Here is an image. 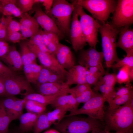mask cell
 <instances>
[{
    "label": "cell",
    "mask_w": 133,
    "mask_h": 133,
    "mask_svg": "<svg viewBox=\"0 0 133 133\" xmlns=\"http://www.w3.org/2000/svg\"><path fill=\"white\" fill-rule=\"evenodd\" d=\"M5 18L7 34L20 31V24L19 22L13 19L12 16L6 17Z\"/></svg>",
    "instance_id": "obj_36"
},
{
    "label": "cell",
    "mask_w": 133,
    "mask_h": 133,
    "mask_svg": "<svg viewBox=\"0 0 133 133\" xmlns=\"http://www.w3.org/2000/svg\"><path fill=\"white\" fill-rule=\"evenodd\" d=\"M53 72L49 69L43 66L40 71L36 84L37 85L48 82L50 76Z\"/></svg>",
    "instance_id": "obj_39"
},
{
    "label": "cell",
    "mask_w": 133,
    "mask_h": 133,
    "mask_svg": "<svg viewBox=\"0 0 133 133\" xmlns=\"http://www.w3.org/2000/svg\"><path fill=\"white\" fill-rule=\"evenodd\" d=\"M94 86L93 90L100 91L105 101L108 103L113 99L116 91L115 86L109 81L101 77Z\"/></svg>",
    "instance_id": "obj_19"
},
{
    "label": "cell",
    "mask_w": 133,
    "mask_h": 133,
    "mask_svg": "<svg viewBox=\"0 0 133 133\" xmlns=\"http://www.w3.org/2000/svg\"><path fill=\"white\" fill-rule=\"evenodd\" d=\"M19 22L21 25L25 28L34 29H39V26L35 18L27 12L23 13Z\"/></svg>",
    "instance_id": "obj_31"
},
{
    "label": "cell",
    "mask_w": 133,
    "mask_h": 133,
    "mask_svg": "<svg viewBox=\"0 0 133 133\" xmlns=\"http://www.w3.org/2000/svg\"><path fill=\"white\" fill-rule=\"evenodd\" d=\"M58 96L57 95H45L39 93H33L26 96L24 99L34 100L47 106L49 104H51Z\"/></svg>",
    "instance_id": "obj_25"
},
{
    "label": "cell",
    "mask_w": 133,
    "mask_h": 133,
    "mask_svg": "<svg viewBox=\"0 0 133 133\" xmlns=\"http://www.w3.org/2000/svg\"><path fill=\"white\" fill-rule=\"evenodd\" d=\"M67 111L65 109L56 108L51 111L47 112L49 121L52 124H56L60 122L65 117Z\"/></svg>",
    "instance_id": "obj_30"
},
{
    "label": "cell",
    "mask_w": 133,
    "mask_h": 133,
    "mask_svg": "<svg viewBox=\"0 0 133 133\" xmlns=\"http://www.w3.org/2000/svg\"><path fill=\"white\" fill-rule=\"evenodd\" d=\"M105 74V71L102 65L90 67L86 71V83L90 86H94L99 79Z\"/></svg>",
    "instance_id": "obj_21"
},
{
    "label": "cell",
    "mask_w": 133,
    "mask_h": 133,
    "mask_svg": "<svg viewBox=\"0 0 133 133\" xmlns=\"http://www.w3.org/2000/svg\"><path fill=\"white\" fill-rule=\"evenodd\" d=\"M7 43L6 41H0V49Z\"/></svg>",
    "instance_id": "obj_58"
},
{
    "label": "cell",
    "mask_w": 133,
    "mask_h": 133,
    "mask_svg": "<svg viewBox=\"0 0 133 133\" xmlns=\"http://www.w3.org/2000/svg\"><path fill=\"white\" fill-rule=\"evenodd\" d=\"M37 86L39 93L43 95L60 96L70 94V88L66 82H47L37 85Z\"/></svg>",
    "instance_id": "obj_14"
},
{
    "label": "cell",
    "mask_w": 133,
    "mask_h": 133,
    "mask_svg": "<svg viewBox=\"0 0 133 133\" xmlns=\"http://www.w3.org/2000/svg\"><path fill=\"white\" fill-rule=\"evenodd\" d=\"M11 122L2 100H0V133H8V127Z\"/></svg>",
    "instance_id": "obj_27"
},
{
    "label": "cell",
    "mask_w": 133,
    "mask_h": 133,
    "mask_svg": "<svg viewBox=\"0 0 133 133\" xmlns=\"http://www.w3.org/2000/svg\"><path fill=\"white\" fill-rule=\"evenodd\" d=\"M23 99L25 100L24 107L27 112L39 115L44 113L46 109V105L34 100Z\"/></svg>",
    "instance_id": "obj_28"
},
{
    "label": "cell",
    "mask_w": 133,
    "mask_h": 133,
    "mask_svg": "<svg viewBox=\"0 0 133 133\" xmlns=\"http://www.w3.org/2000/svg\"><path fill=\"white\" fill-rule=\"evenodd\" d=\"M94 91L90 88L82 93L75 96L79 104L84 103L89 100L93 96Z\"/></svg>",
    "instance_id": "obj_40"
},
{
    "label": "cell",
    "mask_w": 133,
    "mask_h": 133,
    "mask_svg": "<svg viewBox=\"0 0 133 133\" xmlns=\"http://www.w3.org/2000/svg\"><path fill=\"white\" fill-rule=\"evenodd\" d=\"M91 87L87 83L77 84L75 86L70 88V94L75 96Z\"/></svg>",
    "instance_id": "obj_44"
},
{
    "label": "cell",
    "mask_w": 133,
    "mask_h": 133,
    "mask_svg": "<svg viewBox=\"0 0 133 133\" xmlns=\"http://www.w3.org/2000/svg\"><path fill=\"white\" fill-rule=\"evenodd\" d=\"M68 94H65L57 97L51 104L54 108H60L67 111V98Z\"/></svg>",
    "instance_id": "obj_41"
},
{
    "label": "cell",
    "mask_w": 133,
    "mask_h": 133,
    "mask_svg": "<svg viewBox=\"0 0 133 133\" xmlns=\"http://www.w3.org/2000/svg\"><path fill=\"white\" fill-rule=\"evenodd\" d=\"M5 97L2 100L3 104L11 121H12V113L13 109L16 98L13 96H5Z\"/></svg>",
    "instance_id": "obj_37"
},
{
    "label": "cell",
    "mask_w": 133,
    "mask_h": 133,
    "mask_svg": "<svg viewBox=\"0 0 133 133\" xmlns=\"http://www.w3.org/2000/svg\"><path fill=\"white\" fill-rule=\"evenodd\" d=\"M74 9L73 3L66 0H55L51 10L47 14L64 35L70 34L72 16Z\"/></svg>",
    "instance_id": "obj_4"
},
{
    "label": "cell",
    "mask_w": 133,
    "mask_h": 133,
    "mask_svg": "<svg viewBox=\"0 0 133 133\" xmlns=\"http://www.w3.org/2000/svg\"><path fill=\"white\" fill-rule=\"evenodd\" d=\"M26 39V38H25L21 33L19 32H15L8 34L6 41L15 43H19L21 40Z\"/></svg>",
    "instance_id": "obj_45"
},
{
    "label": "cell",
    "mask_w": 133,
    "mask_h": 133,
    "mask_svg": "<svg viewBox=\"0 0 133 133\" xmlns=\"http://www.w3.org/2000/svg\"><path fill=\"white\" fill-rule=\"evenodd\" d=\"M129 67L125 66L119 69L118 72L116 75V83L120 84L130 83L129 75Z\"/></svg>",
    "instance_id": "obj_34"
},
{
    "label": "cell",
    "mask_w": 133,
    "mask_h": 133,
    "mask_svg": "<svg viewBox=\"0 0 133 133\" xmlns=\"http://www.w3.org/2000/svg\"><path fill=\"white\" fill-rule=\"evenodd\" d=\"M6 95V93L3 80L0 77V96H4Z\"/></svg>",
    "instance_id": "obj_55"
},
{
    "label": "cell",
    "mask_w": 133,
    "mask_h": 133,
    "mask_svg": "<svg viewBox=\"0 0 133 133\" xmlns=\"http://www.w3.org/2000/svg\"><path fill=\"white\" fill-rule=\"evenodd\" d=\"M52 124L49 120L47 113H43L39 115L33 126V133H41L48 129Z\"/></svg>",
    "instance_id": "obj_26"
},
{
    "label": "cell",
    "mask_w": 133,
    "mask_h": 133,
    "mask_svg": "<svg viewBox=\"0 0 133 133\" xmlns=\"http://www.w3.org/2000/svg\"><path fill=\"white\" fill-rule=\"evenodd\" d=\"M127 66L129 68L133 67V52L126 54L122 59L113 65L111 68L119 69L121 67Z\"/></svg>",
    "instance_id": "obj_35"
},
{
    "label": "cell",
    "mask_w": 133,
    "mask_h": 133,
    "mask_svg": "<svg viewBox=\"0 0 133 133\" xmlns=\"http://www.w3.org/2000/svg\"><path fill=\"white\" fill-rule=\"evenodd\" d=\"M39 29L27 28L23 27L20 25V31L23 36L27 38L28 37L31 38L38 31Z\"/></svg>",
    "instance_id": "obj_48"
},
{
    "label": "cell",
    "mask_w": 133,
    "mask_h": 133,
    "mask_svg": "<svg viewBox=\"0 0 133 133\" xmlns=\"http://www.w3.org/2000/svg\"><path fill=\"white\" fill-rule=\"evenodd\" d=\"M104 129L116 132H133V105L129 103L105 111Z\"/></svg>",
    "instance_id": "obj_1"
},
{
    "label": "cell",
    "mask_w": 133,
    "mask_h": 133,
    "mask_svg": "<svg viewBox=\"0 0 133 133\" xmlns=\"http://www.w3.org/2000/svg\"><path fill=\"white\" fill-rule=\"evenodd\" d=\"M42 65L32 63L25 65L23 69L25 76L30 83L36 84L40 71L42 67Z\"/></svg>",
    "instance_id": "obj_23"
},
{
    "label": "cell",
    "mask_w": 133,
    "mask_h": 133,
    "mask_svg": "<svg viewBox=\"0 0 133 133\" xmlns=\"http://www.w3.org/2000/svg\"><path fill=\"white\" fill-rule=\"evenodd\" d=\"M110 23L114 28L120 29L130 27L133 23V0H118Z\"/></svg>",
    "instance_id": "obj_9"
},
{
    "label": "cell",
    "mask_w": 133,
    "mask_h": 133,
    "mask_svg": "<svg viewBox=\"0 0 133 133\" xmlns=\"http://www.w3.org/2000/svg\"><path fill=\"white\" fill-rule=\"evenodd\" d=\"M15 72L11 70L0 59V77H4L11 75Z\"/></svg>",
    "instance_id": "obj_49"
},
{
    "label": "cell",
    "mask_w": 133,
    "mask_h": 133,
    "mask_svg": "<svg viewBox=\"0 0 133 133\" xmlns=\"http://www.w3.org/2000/svg\"><path fill=\"white\" fill-rule=\"evenodd\" d=\"M35 4V0H16V5L23 13L31 10Z\"/></svg>",
    "instance_id": "obj_38"
},
{
    "label": "cell",
    "mask_w": 133,
    "mask_h": 133,
    "mask_svg": "<svg viewBox=\"0 0 133 133\" xmlns=\"http://www.w3.org/2000/svg\"><path fill=\"white\" fill-rule=\"evenodd\" d=\"M39 115L30 112L22 114L18 118L20 130L23 132H27L33 130L34 124Z\"/></svg>",
    "instance_id": "obj_22"
},
{
    "label": "cell",
    "mask_w": 133,
    "mask_h": 133,
    "mask_svg": "<svg viewBox=\"0 0 133 133\" xmlns=\"http://www.w3.org/2000/svg\"><path fill=\"white\" fill-rule=\"evenodd\" d=\"M41 29H39L38 31L30 38L28 42L37 47L43 52L51 53L43 42L41 36Z\"/></svg>",
    "instance_id": "obj_32"
},
{
    "label": "cell",
    "mask_w": 133,
    "mask_h": 133,
    "mask_svg": "<svg viewBox=\"0 0 133 133\" xmlns=\"http://www.w3.org/2000/svg\"><path fill=\"white\" fill-rule=\"evenodd\" d=\"M0 59L14 72L20 71L23 68L24 66L20 54L14 46H9L7 53Z\"/></svg>",
    "instance_id": "obj_15"
},
{
    "label": "cell",
    "mask_w": 133,
    "mask_h": 133,
    "mask_svg": "<svg viewBox=\"0 0 133 133\" xmlns=\"http://www.w3.org/2000/svg\"><path fill=\"white\" fill-rule=\"evenodd\" d=\"M90 133H133V132H111L104 130V128H101L92 131Z\"/></svg>",
    "instance_id": "obj_54"
},
{
    "label": "cell",
    "mask_w": 133,
    "mask_h": 133,
    "mask_svg": "<svg viewBox=\"0 0 133 133\" xmlns=\"http://www.w3.org/2000/svg\"><path fill=\"white\" fill-rule=\"evenodd\" d=\"M58 37L52 40L49 43L47 47L50 52L55 55L60 43Z\"/></svg>",
    "instance_id": "obj_47"
},
{
    "label": "cell",
    "mask_w": 133,
    "mask_h": 133,
    "mask_svg": "<svg viewBox=\"0 0 133 133\" xmlns=\"http://www.w3.org/2000/svg\"><path fill=\"white\" fill-rule=\"evenodd\" d=\"M87 69L79 65L74 66L67 71L66 82L69 86L87 83L85 77Z\"/></svg>",
    "instance_id": "obj_18"
},
{
    "label": "cell",
    "mask_w": 133,
    "mask_h": 133,
    "mask_svg": "<svg viewBox=\"0 0 133 133\" xmlns=\"http://www.w3.org/2000/svg\"><path fill=\"white\" fill-rule=\"evenodd\" d=\"M4 84L5 96L20 95L25 96L34 93V91L25 76L17 72L7 76L1 77Z\"/></svg>",
    "instance_id": "obj_8"
},
{
    "label": "cell",
    "mask_w": 133,
    "mask_h": 133,
    "mask_svg": "<svg viewBox=\"0 0 133 133\" xmlns=\"http://www.w3.org/2000/svg\"><path fill=\"white\" fill-rule=\"evenodd\" d=\"M94 91V94L92 97L84 103L81 107L70 112L68 115H66L65 117L85 114L88 116L103 122L105 111L104 103L105 101L98 91Z\"/></svg>",
    "instance_id": "obj_7"
},
{
    "label": "cell",
    "mask_w": 133,
    "mask_h": 133,
    "mask_svg": "<svg viewBox=\"0 0 133 133\" xmlns=\"http://www.w3.org/2000/svg\"><path fill=\"white\" fill-rule=\"evenodd\" d=\"M66 81V76L54 72L50 76L48 82L62 83Z\"/></svg>",
    "instance_id": "obj_46"
},
{
    "label": "cell",
    "mask_w": 133,
    "mask_h": 133,
    "mask_svg": "<svg viewBox=\"0 0 133 133\" xmlns=\"http://www.w3.org/2000/svg\"><path fill=\"white\" fill-rule=\"evenodd\" d=\"M102 122L88 116L82 117L77 115L65 117L54 125L55 129L61 133H90L104 128Z\"/></svg>",
    "instance_id": "obj_2"
},
{
    "label": "cell",
    "mask_w": 133,
    "mask_h": 133,
    "mask_svg": "<svg viewBox=\"0 0 133 133\" xmlns=\"http://www.w3.org/2000/svg\"><path fill=\"white\" fill-rule=\"evenodd\" d=\"M2 24L0 22V31L2 28Z\"/></svg>",
    "instance_id": "obj_59"
},
{
    "label": "cell",
    "mask_w": 133,
    "mask_h": 133,
    "mask_svg": "<svg viewBox=\"0 0 133 133\" xmlns=\"http://www.w3.org/2000/svg\"><path fill=\"white\" fill-rule=\"evenodd\" d=\"M75 7L72 14L70 34L73 48L76 52L83 49L87 42Z\"/></svg>",
    "instance_id": "obj_11"
},
{
    "label": "cell",
    "mask_w": 133,
    "mask_h": 133,
    "mask_svg": "<svg viewBox=\"0 0 133 133\" xmlns=\"http://www.w3.org/2000/svg\"><path fill=\"white\" fill-rule=\"evenodd\" d=\"M42 133H61L59 131L55 129H49Z\"/></svg>",
    "instance_id": "obj_57"
},
{
    "label": "cell",
    "mask_w": 133,
    "mask_h": 133,
    "mask_svg": "<svg viewBox=\"0 0 133 133\" xmlns=\"http://www.w3.org/2000/svg\"><path fill=\"white\" fill-rule=\"evenodd\" d=\"M52 0H35V3H41L44 7L45 13L47 14L51 10L53 4Z\"/></svg>",
    "instance_id": "obj_50"
},
{
    "label": "cell",
    "mask_w": 133,
    "mask_h": 133,
    "mask_svg": "<svg viewBox=\"0 0 133 133\" xmlns=\"http://www.w3.org/2000/svg\"><path fill=\"white\" fill-rule=\"evenodd\" d=\"M104 57L102 52L98 51L96 48L90 47L86 50L80 51L78 57L79 65L87 68L102 65Z\"/></svg>",
    "instance_id": "obj_12"
},
{
    "label": "cell",
    "mask_w": 133,
    "mask_h": 133,
    "mask_svg": "<svg viewBox=\"0 0 133 133\" xmlns=\"http://www.w3.org/2000/svg\"><path fill=\"white\" fill-rule=\"evenodd\" d=\"M41 36L43 43L47 47L49 43L47 32L42 30Z\"/></svg>",
    "instance_id": "obj_52"
},
{
    "label": "cell",
    "mask_w": 133,
    "mask_h": 133,
    "mask_svg": "<svg viewBox=\"0 0 133 133\" xmlns=\"http://www.w3.org/2000/svg\"><path fill=\"white\" fill-rule=\"evenodd\" d=\"M25 100L17 98L15 101L12 113V121L19 118L23 114Z\"/></svg>",
    "instance_id": "obj_33"
},
{
    "label": "cell",
    "mask_w": 133,
    "mask_h": 133,
    "mask_svg": "<svg viewBox=\"0 0 133 133\" xmlns=\"http://www.w3.org/2000/svg\"><path fill=\"white\" fill-rule=\"evenodd\" d=\"M77 3L89 12L93 17L102 24L106 23L116 6V0H78Z\"/></svg>",
    "instance_id": "obj_5"
},
{
    "label": "cell",
    "mask_w": 133,
    "mask_h": 133,
    "mask_svg": "<svg viewBox=\"0 0 133 133\" xmlns=\"http://www.w3.org/2000/svg\"><path fill=\"white\" fill-rule=\"evenodd\" d=\"M16 0H0V12L3 15L20 18L23 13L17 7Z\"/></svg>",
    "instance_id": "obj_20"
},
{
    "label": "cell",
    "mask_w": 133,
    "mask_h": 133,
    "mask_svg": "<svg viewBox=\"0 0 133 133\" xmlns=\"http://www.w3.org/2000/svg\"><path fill=\"white\" fill-rule=\"evenodd\" d=\"M119 29L114 27L110 23L107 22L101 24L99 29L101 38L102 52L106 66L111 67L114 63L120 59L116 51V39Z\"/></svg>",
    "instance_id": "obj_3"
},
{
    "label": "cell",
    "mask_w": 133,
    "mask_h": 133,
    "mask_svg": "<svg viewBox=\"0 0 133 133\" xmlns=\"http://www.w3.org/2000/svg\"><path fill=\"white\" fill-rule=\"evenodd\" d=\"M28 46L30 50L38 58L43 66L54 72L66 76L67 71L60 64L55 55L43 52L33 45L30 44Z\"/></svg>",
    "instance_id": "obj_10"
},
{
    "label": "cell",
    "mask_w": 133,
    "mask_h": 133,
    "mask_svg": "<svg viewBox=\"0 0 133 133\" xmlns=\"http://www.w3.org/2000/svg\"><path fill=\"white\" fill-rule=\"evenodd\" d=\"M133 93L132 86L130 83L127 84L125 86H121L116 90L113 99L116 97Z\"/></svg>",
    "instance_id": "obj_43"
},
{
    "label": "cell",
    "mask_w": 133,
    "mask_h": 133,
    "mask_svg": "<svg viewBox=\"0 0 133 133\" xmlns=\"http://www.w3.org/2000/svg\"><path fill=\"white\" fill-rule=\"evenodd\" d=\"M33 16L44 30L56 34L59 40L63 39L65 35L60 31L53 20L43 11L41 7L38 6L34 8Z\"/></svg>",
    "instance_id": "obj_13"
},
{
    "label": "cell",
    "mask_w": 133,
    "mask_h": 133,
    "mask_svg": "<svg viewBox=\"0 0 133 133\" xmlns=\"http://www.w3.org/2000/svg\"><path fill=\"white\" fill-rule=\"evenodd\" d=\"M7 34V31L6 27L2 26L0 31V41H6Z\"/></svg>",
    "instance_id": "obj_51"
},
{
    "label": "cell",
    "mask_w": 133,
    "mask_h": 133,
    "mask_svg": "<svg viewBox=\"0 0 133 133\" xmlns=\"http://www.w3.org/2000/svg\"><path fill=\"white\" fill-rule=\"evenodd\" d=\"M133 103V93L116 97L109 103L108 108L114 109L126 104Z\"/></svg>",
    "instance_id": "obj_29"
},
{
    "label": "cell",
    "mask_w": 133,
    "mask_h": 133,
    "mask_svg": "<svg viewBox=\"0 0 133 133\" xmlns=\"http://www.w3.org/2000/svg\"><path fill=\"white\" fill-rule=\"evenodd\" d=\"M79 104L77 102L74 95L70 94H68L67 98V111L70 113L78 109Z\"/></svg>",
    "instance_id": "obj_42"
},
{
    "label": "cell",
    "mask_w": 133,
    "mask_h": 133,
    "mask_svg": "<svg viewBox=\"0 0 133 133\" xmlns=\"http://www.w3.org/2000/svg\"><path fill=\"white\" fill-rule=\"evenodd\" d=\"M119 33L117 47L124 51L126 54L133 52V29L130 27H123L119 29Z\"/></svg>",
    "instance_id": "obj_17"
},
{
    "label": "cell",
    "mask_w": 133,
    "mask_h": 133,
    "mask_svg": "<svg viewBox=\"0 0 133 133\" xmlns=\"http://www.w3.org/2000/svg\"><path fill=\"white\" fill-rule=\"evenodd\" d=\"M129 75L130 82L132 81L133 80V67L129 68Z\"/></svg>",
    "instance_id": "obj_56"
},
{
    "label": "cell",
    "mask_w": 133,
    "mask_h": 133,
    "mask_svg": "<svg viewBox=\"0 0 133 133\" xmlns=\"http://www.w3.org/2000/svg\"><path fill=\"white\" fill-rule=\"evenodd\" d=\"M74 5L80 17L79 20L86 42L91 47L96 48L98 42V33L101 25L98 21L87 14L83 8L77 3L76 0L72 3Z\"/></svg>",
    "instance_id": "obj_6"
},
{
    "label": "cell",
    "mask_w": 133,
    "mask_h": 133,
    "mask_svg": "<svg viewBox=\"0 0 133 133\" xmlns=\"http://www.w3.org/2000/svg\"><path fill=\"white\" fill-rule=\"evenodd\" d=\"M20 53L23 66L32 63H37L35 54L30 50L27 42H23L20 44Z\"/></svg>",
    "instance_id": "obj_24"
},
{
    "label": "cell",
    "mask_w": 133,
    "mask_h": 133,
    "mask_svg": "<svg viewBox=\"0 0 133 133\" xmlns=\"http://www.w3.org/2000/svg\"><path fill=\"white\" fill-rule=\"evenodd\" d=\"M55 56L60 64L68 70L76 65L74 56L68 47L60 43Z\"/></svg>",
    "instance_id": "obj_16"
},
{
    "label": "cell",
    "mask_w": 133,
    "mask_h": 133,
    "mask_svg": "<svg viewBox=\"0 0 133 133\" xmlns=\"http://www.w3.org/2000/svg\"><path fill=\"white\" fill-rule=\"evenodd\" d=\"M9 46L7 43L0 49V59L4 56L7 53Z\"/></svg>",
    "instance_id": "obj_53"
}]
</instances>
